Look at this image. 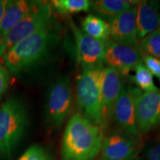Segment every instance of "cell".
Returning <instances> with one entry per match:
<instances>
[{
    "mask_svg": "<svg viewBox=\"0 0 160 160\" xmlns=\"http://www.w3.org/2000/svg\"><path fill=\"white\" fill-rule=\"evenodd\" d=\"M2 39L1 36H0V46H1V43H2Z\"/></svg>",
    "mask_w": 160,
    "mask_h": 160,
    "instance_id": "484cf974",
    "label": "cell"
},
{
    "mask_svg": "<svg viewBox=\"0 0 160 160\" xmlns=\"http://www.w3.org/2000/svg\"><path fill=\"white\" fill-rule=\"evenodd\" d=\"M142 62V52L137 45L116 42L110 39L106 42L103 65L117 71L121 76H128Z\"/></svg>",
    "mask_w": 160,
    "mask_h": 160,
    "instance_id": "ba28073f",
    "label": "cell"
},
{
    "mask_svg": "<svg viewBox=\"0 0 160 160\" xmlns=\"http://www.w3.org/2000/svg\"><path fill=\"white\" fill-rule=\"evenodd\" d=\"M103 139V130L77 112L70 118L64 131L62 159H93L101 151Z\"/></svg>",
    "mask_w": 160,
    "mask_h": 160,
    "instance_id": "7a4b0ae2",
    "label": "cell"
},
{
    "mask_svg": "<svg viewBox=\"0 0 160 160\" xmlns=\"http://www.w3.org/2000/svg\"><path fill=\"white\" fill-rule=\"evenodd\" d=\"M37 2V1L32 0H8L7 8L0 25V36L2 39L29 14Z\"/></svg>",
    "mask_w": 160,
    "mask_h": 160,
    "instance_id": "9a60e30c",
    "label": "cell"
},
{
    "mask_svg": "<svg viewBox=\"0 0 160 160\" xmlns=\"http://www.w3.org/2000/svg\"><path fill=\"white\" fill-rule=\"evenodd\" d=\"M121 77L115 70L105 66L99 108V127L102 130L112 122L113 108L123 88Z\"/></svg>",
    "mask_w": 160,
    "mask_h": 160,
    "instance_id": "30bf717a",
    "label": "cell"
},
{
    "mask_svg": "<svg viewBox=\"0 0 160 160\" xmlns=\"http://www.w3.org/2000/svg\"><path fill=\"white\" fill-rule=\"evenodd\" d=\"M146 158L147 160H160V139L147 151Z\"/></svg>",
    "mask_w": 160,
    "mask_h": 160,
    "instance_id": "cb8c5ba5",
    "label": "cell"
},
{
    "mask_svg": "<svg viewBox=\"0 0 160 160\" xmlns=\"http://www.w3.org/2000/svg\"><path fill=\"white\" fill-rule=\"evenodd\" d=\"M60 39V27L53 20L8 51L2 57L6 68L15 75L30 71L49 57Z\"/></svg>",
    "mask_w": 160,
    "mask_h": 160,
    "instance_id": "6da1fadb",
    "label": "cell"
},
{
    "mask_svg": "<svg viewBox=\"0 0 160 160\" xmlns=\"http://www.w3.org/2000/svg\"><path fill=\"white\" fill-rule=\"evenodd\" d=\"M73 91L68 76L57 78L49 85L45 103V119L48 126L59 128L71 115Z\"/></svg>",
    "mask_w": 160,
    "mask_h": 160,
    "instance_id": "5b68a950",
    "label": "cell"
},
{
    "mask_svg": "<svg viewBox=\"0 0 160 160\" xmlns=\"http://www.w3.org/2000/svg\"><path fill=\"white\" fill-rule=\"evenodd\" d=\"M70 27L74 37L77 62L82 68L103 65L106 42L92 38L81 31L70 19Z\"/></svg>",
    "mask_w": 160,
    "mask_h": 160,
    "instance_id": "8fae6325",
    "label": "cell"
},
{
    "mask_svg": "<svg viewBox=\"0 0 160 160\" xmlns=\"http://www.w3.org/2000/svg\"><path fill=\"white\" fill-rule=\"evenodd\" d=\"M10 74L8 70L0 65V99L5 95L9 88Z\"/></svg>",
    "mask_w": 160,
    "mask_h": 160,
    "instance_id": "603a6c76",
    "label": "cell"
},
{
    "mask_svg": "<svg viewBox=\"0 0 160 160\" xmlns=\"http://www.w3.org/2000/svg\"><path fill=\"white\" fill-rule=\"evenodd\" d=\"M52 8L63 15L88 12L91 8L92 1L89 0H53L51 2Z\"/></svg>",
    "mask_w": 160,
    "mask_h": 160,
    "instance_id": "ac0fdd59",
    "label": "cell"
},
{
    "mask_svg": "<svg viewBox=\"0 0 160 160\" xmlns=\"http://www.w3.org/2000/svg\"><path fill=\"white\" fill-rule=\"evenodd\" d=\"M139 1L137 0H97L92 1L91 8L95 15L110 21L133 6H137Z\"/></svg>",
    "mask_w": 160,
    "mask_h": 160,
    "instance_id": "2e32d148",
    "label": "cell"
},
{
    "mask_svg": "<svg viewBox=\"0 0 160 160\" xmlns=\"http://www.w3.org/2000/svg\"><path fill=\"white\" fill-rule=\"evenodd\" d=\"M53 12L51 2L37 1L29 14L10 31L2 40L0 57H2L19 42L51 23L54 20Z\"/></svg>",
    "mask_w": 160,
    "mask_h": 160,
    "instance_id": "8992f818",
    "label": "cell"
},
{
    "mask_svg": "<svg viewBox=\"0 0 160 160\" xmlns=\"http://www.w3.org/2000/svg\"><path fill=\"white\" fill-rule=\"evenodd\" d=\"M80 29L89 37L104 42H107L111 39L108 22L93 13L87 15L84 18Z\"/></svg>",
    "mask_w": 160,
    "mask_h": 160,
    "instance_id": "e0dca14e",
    "label": "cell"
},
{
    "mask_svg": "<svg viewBox=\"0 0 160 160\" xmlns=\"http://www.w3.org/2000/svg\"><path fill=\"white\" fill-rule=\"evenodd\" d=\"M8 3V0H0V25L5 15Z\"/></svg>",
    "mask_w": 160,
    "mask_h": 160,
    "instance_id": "d4e9b609",
    "label": "cell"
},
{
    "mask_svg": "<svg viewBox=\"0 0 160 160\" xmlns=\"http://www.w3.org/2000/svg\"><path fill=\"white\" fill-rule=\"evenodd\" d=\"M110 39L116 42L137 45V6L123 11L108 22Z\"/></svg>",
    "mask_w": 160,
    "mask_h": 160,
    "instance_id": "4fadbf2b",
    "label": "cell"
},
{
    "mask_svg": "<svg viewBox=\"0 0 160 160\" xmlns=\"http://www.w3.org/2000/svg\"><path fill=\"white\" fill-rule=\"evenodd\" d=\"M160 26V4L158 1H139L137 5L138 40L148 35Z\"/></svg>",
    "mask_w": 160,
    "mask_h": 160,
    "instance_id": "5bb4252c",
    "label": "cell"
},
{
    "mask_svg": "<svg viewBox=\"0 0 160 160\" xmlns=\"http://www.w3.org/2000/svg\"><path fill=\"white\" fill-rule=\"evenodd\" d=\"M133 71L134 74L131 77V79L139 88L140 91H142L145 93H149L158 89L153 82V77L142 62L139 63Z\"/></svg>",
    "mask_w": 160,
    "mask_h": 160,
    "instance_id": "d6986e66",
    "label": "cell"
},
{
    "mask_svg": "<svg viewBox=\"0 0 160 160\" xmlns=\"http://www.w3.org/2000/svg\"><path fill=\"white\" fill-rule=\"evenodd\" d=\"M138 48L144 54L160 60V26L138 42Z\"/></svg>",
    "mask_w": 160,
    "mask_h": 160,
    "instance_id": "ffe728a7",
    "label": "cell"
},
{
    "mask_svg": "<svg viewBox=\"0 0 160 160\" xmlns=\"http://www.w3.org/2000/svg\"><path fill=\"white\" fill-rule=\"evenodd\" d=\"M28 111L17 98H10L0 108V158H10L23 137L28 125Z\"/></svg>",
    "mask_w": 160,
    "mask_h": 160,
    "instance_id": "3957f363",
    "label": "cell"
},
{
    "mask_svg": "<svg viewBox=\"0 0 160 160\" xmlns=\"http://www.w3.org/2000/svg\"><path fill=\"white\" fill-rule=\"evenodd\" d=\"M18 160H53L52 155L42 146L32 145Z\"/></svg>",
    "mask_w": 160,
    "mask_h": 160,
    "instance_id": "44dd1931",
    "label": "cell"
},
{
    "mask_svg": "<svg viewBox=\"0 0 160 160\" xmlns=\"http://www.w3.org/2000/svg\"><path fill=\"white\" fill-rule=\"evenodd\" d=\"M135 112L140 135L160 127V89L142 93L136 100Z\"/></svg>",
    "mask_w": 160,
    "mask_h": 160,
    "instance_id": "7c38bea8",
    "label": "cell"
},
{
    "mask_svg": "<svg viewBox=\"0 0 160 160\" xmlns=\"http://www.w3.org/2000/svg\"><path fill=\"white\" fill-rule=\"evenodd\" d=\"M142 91L133 86H124L113 108L112 122L120 131L132 137H139L136 119L135 105Z\"/></svg>",
    "mask_w": 160,
    "mask_h": 160,
    "instance_id": "52a82bcc",
    "label": "cell"
},
{
    "mask_svg": "<svg viewBox=\"0 0 160 160\" xmlns=\"http://www.w3.org/2000/svg\"><path fill=\"white\" fill-rule=\"evenodd\" d=\"M104 68V65L83 68L76 84L79 113L98 126Z\"/></svg>",
    "mask_w": 160,
    "mask_h": 160,
    "instance_id": "277c9868",
    "label": "cell"
},
{
    "mask_svg": "<svg viewBox=\"0 0 160 160\" xmlns=\"http://www.w3.org/2000/svg\"><path fill=\"white\" fill-rule=\"evenodd\" d=\"M139 137L122 131L113 132L103 139L101 160H133L141 150Z\"/></svg>",
    "mask_w": 160,
    "mask_h": 160,
    "instance_id": "9c48e42d",
    "label": "cell"
},
{
    "mask_svg": "<svg viewBox=\"0 0 160 160\" xmlns=\"http://www.w3.org/2000/svg\"><path fill=\"white\" fill-rule=\"evenodd\" d=\"M142 62L147 68L152 76L155 77L160 82V60L142 53Z\"/></svg>",
    "mask_w": 160,
    "mask_h": 160,
    "instance_id": "7402d4cb",
    "label": "cell"
}]
</instances>
